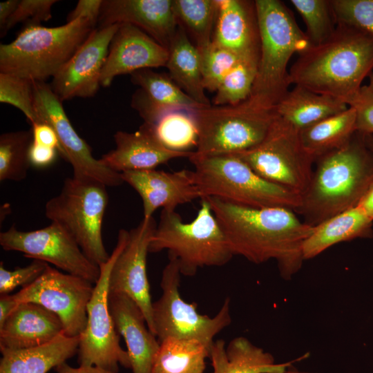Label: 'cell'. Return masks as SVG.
I'll return each instance as SVG.
<instances>
[{
    "label": "cell",
    "mask_w": 373,
    "mask_h": 373,
    "mask_svg": "<svg viewBox=\"0 0 373 373\" xmlns=\"http://www.w3.org/2000/svg\"><path fill=\"white\" fill-rule=\"evenodd\" d=\"M233 255L260 264L276 260L280 276L290 280L305 260L303 246L314 227L283 207L254 208L205 198Z\"/></svg>",
    "instance_id": "cell-1"
},
{
    "label": "cell",
    "mask_w": 373,
    "mask_h": 373,
    "mask_svg": "<svg viewBox=\"0 0 373 373\" xmlns=\"http://www.w3.org/2000/svg\"><path fill=\"white\" fill-rule=\"evenodd\" d=\"M372 70L373 37L354 26L337 23L329 39L298 54L288 79L289 84L346 104Z\"/></svg>",
    "instance_id": "cell-2"
},
{
    "label": "cell",
    "mask_w": 373,
    "mask_h": 373,
    "mask_svg": "<svg viewBox=\"0 0 373 373\" xmlns=\"http://www.w3.org/2000/svg\"><path fill=\"white\" fill-rule=\"evenodd\" d=\"M316 162L296 211L312 227L356 207L373 184V152L358 131L343 146Z\"/></svg>",
    "instance_id": "cell-3"
},
{
    "label": "cell",
    "mask_w": 373,
    "mask_h": 373,
    "mask_svg": "<svg viewBox=\"0 0 373 373\" xmlns=\"http://www.w3.org/2000/svg\"><path fill=\"white\" fill-rule=\"evenodd\" d=\"M255 5L260 55L256 77L247 99L261 108L274 110L289 90L287 68L291 56L312 45L284 3L278 0H256Z\"/></svg>",
    "instance_id": "cell-4"
},
{
    "label": "cell",
    "mask_w": 373,
    "mask_h": 373,
    "mask_svg": "<svg viewBox=\"0 0 373 373\" xmlns=\"http://www.w3.org/2000/svg\"><path fill=\"white\" fill-rule=\"evenodd\" d=\"M167 250L182 275L193 276L204 267L226 265L234 256L226 235L207 199H201L195 218L184 222L175 210L162 209L149 245V253Z\"/></svg>",
    "instance_id": "cell-5"
},
{
    "label": "cell",
    "mask_w": 373,
    "mask_h": 373,
    "mask_svg": "<svg viewBox=\"0 0 373 373\" xmlns=\"http://www.w3.org/2000/svg\"><path fill=\"white\" fill-rule=\"evenodd\" d=\"M95 28L96 24L85 18L52 28L27 25L11 42L0 45V73L46 82Z\"/></svg>",
    "instance_id": "cell-6"
},
{
    "label": "cell",
    "mask_w": 373,
    "mask_h": 373,
    "mask_svg": "<svg viewBox=\"0 0 373 373\" xmlns=\"http://www.w3.org/2000/svg\"><path fill=\"white\" fill-rule=\"evenodd\" d=\"M194 166L193 181L202 198L212 197L233 204L254 207H283L295 213L300 195L258 175L235 154L189 158Z\"/></svg>",
    "instance_id": "cell-7"
},
{
    "label": "cell",
    "mask_w": 373,
    "mask_h": 373,
    "mask_svg": "<svg viewBox=\"0 0 373 373\" xmlns=\"http://www.w3.org/2000/svg\"><path fill=\"white\" fill-rule=\"evenodd\" d=\"M107 186L90 178L65 179L59 193L47 201L46 216L65 229L95 265L106 262L102 224L108 204Z\"/></svg>",
    "instance_id": "cell-8"
},
{
    "label": "cell",
    "mask_w": 373,
    "mask_h": 373,
    "mask_svg": "<svg viewBox=\"0 0 373 373\" xmlns=\"http://www.w3.org/2000/svg\"><path fill=\"white\" fill-rule=\"evenodd\" d=\"M199 141L193 155L235 154L258 145L277 117L275 110L258 106L248 99L236 104L197 109Z\"/></svg>",
    "instance_id": "cell-9"
},
{
    "label": "cell",
    "mask_w": 373,
    "mask_h": 373,
    "mask_svg": "<svg viewBox=\"0 0 373 373\" xmlns=\"http://www.w3.org/2000/svg\"><path fill=\"white\" fill-rule=\"evenodd\" d=\"M129 231H118L117 244L108 260L99 265L100 276L87 306V323L79 335L78 362L81 366H96L117 373L119 365L131 368L127 351L119 336L109 306V278L114 262L128 241Z\"/></svg>",
    "instance_id": "cell-10"
},
{
    "label": "cell",
    "mask_w": 373,
    "mask_h": 373,
    "mask_svg": "<svg viewBox=\"0 0 373 373\" xmlns=\"http://www.w3.org/2000/svg\"><path fill=\"white\" fill-rule=\"evenodd\" d=\"M181 273L175 260H169L162 271L160 298L153 303L154 332L160 343L173 337L197 340L209 350L214 337L231 323L230 298L223 303L213 318L198 312L195 303L184 301L179 292Z\"/></svg>",
    "instance_id": "cell-11"
},
{
    "label": "cell",
    "mask_w": 373,
    "mask_h": 373,
    "mask_svg": "<svg viewBox=\"0 0 373 373\" xmlns=\"http://www.w3.org/2000/svg\"><path fill=\"white\" fill-rule=\"evenodd\" d=\"M235 155L260 177L300 195L314 171V160L302 146L298 131L278 115L258 145Z\"/></svg>",
    "instance_id": "cell-12"
},
{
    "label": "cell",
    "mask_w": 373,
    "mask_h": 373,
    "mask_svg": "<svg viewBox=\"0 0 373 373\" xmlns=\"http://www.w3.org/2000/svg\"><path fill=\"white\" fill-rule=\"evenodd\" d=\"M0 245L6 251H19L26 258L51 263L93 284L100 276L99 266L89 260L73 236L55 222L29 231L18 230L12 224L0 233Z\"/></svg>",
    "instance_id": "cell-13"
},
{
    "label": "cell",
    "mask_w": 373,
    "mask_h": 373,
    "mask_svg": "<svg viewBox=\"0 0 373 373\" xmlns=\"http://www.w3.org/2000/svg\"><path fill=\"white\" fill-rule=\"evenodd\" d=\"M93 289L90 281L48 265L39 278L13 296L19 303H36L53 312L61 320L64 334L77 336L86 327L87 306Z\"/></svg>",
    "instance_id": "cell-14"
},
{
    "label": "cell",
    "mask_w": 373,
    "mask_h": 373,
    "mask_svg": "<svg viewBox=\"0 0 373 373\" xmlns=\"http://www.w3.org/2000/svg\"><path fill=\"white\" fill-rule=\"evenodd\" d=\"M33 98L37 122H44L52 128L63 149V158L71 164L74 176L93 178L107 186L124 183L120 173L108 169L95 158L90 146L73 128L62 102L49 84L33 82Z\"/></svg>",
    "instance_id": "cell-15"
},
{
    "label": "cell",
    "mask_w": 373,
    "mask_h": 373,
    "mask_svg": "<svg viewBox=\"0 0 373 373\" xmlns=\"http://www.w3.org/2000/svg\"><path fill=\"white\" fill-rule=\"evenodd\" d=\"M157 224L153 217L143 218L129 231L126 245L116 258L109 278V294H124L142 312L147 326L155 334L153 302L146 272L149 245Z\"/></svg>",
    "instance_id": "cell-16"
},
{
    "label": "cell",
    "mask_w": 373,
    "mask_h": 373,
    "mask_svg": "<svg viewBox=\"0 0 373 373\" xmlns=\"http://www.w3.org/2000/svg\"><path fill=\"white\" fill-rule=\"evenodd\" d=\"M119 26L116 23L95 28L52 77L49 84L61 102L95 95L109 46Z\"/></svg>",
    "instance_id": "cell-17"
},
{
    "label": "cell",
    "mask_w": 373,
    "mask_h": 373,
    "mask_svg": "<svg viewBox=\"0 0 373 373\" xmlns=\"http://www.w3.org/2000/svg\"><path fill=\"white\" fill-rule=\"evenodd\" d=\"M169 50L140 28L121 23L112 38L100 77L108 87L117 76L142 69L166 66Z\"/></svg>",
    "instance_id": "cell-18"
},
{
    "label": "cell",
    "mask_w": 373,
    "mask_h": 373,
    "mask_svg": "<svg viewBox=\"0 0 373 373\" xmlns=\"http://www.w3.org/2000/svg\"><path fill=\"white\" fill-rule=\"evenodd\" d=\"M128 23L169 50L178 22L171 0H103L97 28Z\"/></svg>",
    "instance_id": "cell-19"
},
{
    "label": "cell",
    "mask_w": 373,
    "mask_h": 373,
    "mask_svg": "<svg viewBox=\"0 0 373 373\" xmlns=\"http://www.w3.org/2000/svg\"><path fill=\"white\" fill-rule=\"evenodd\" d=\"M120 175L123 182L141 197L144 219L152 218L158 208L175 210L178 205L202 198L189 170L173 173L155 169L128 171Z\"/></svg>",
    "instance_id": "cell-20"
},
{
    "label": "cell",
    "mask_w": 373,
    "mask_h": 373,
    "mask_svg": "<svg viewBox=\"0 0 373 373\" xmlns=\"http://www.w3.org/2000/svg\"><path fill=\"white\" fill-rule=\"evenodd\" d=\"M212 41L244 59L258 61L260 33L255 1L216 0Z\"/></svg>",
    "instance_id": "cell-21"
},
{
    "label": "cell",
    "mask_w": 373,
    "mask_h": 373,
    "mask_svg": "<svg viewBox=\"0 0 373 373\" xmlns=\"http://www.w3.org/2000/svg\"><path fill=\"white\" fill-rule=\"evenodd\" d=\"M113 137L115 149L104 154L99 160L108 169L119 173L155 169L174 158H189L193 153L174 152L165 149L145 123L133 133L118 131Z\"/></svg>",
    "instance_id": "cell-22"
},
{
    "label": "cell",
    "mask_w": 373,
    "mask_h": 373,
    "mask_svg": "<svg viewBox=\"0 0 373 373\" xmlns=\"http://www.w3.org/2000/svg\"><path fill=\"white\" fill-rule=\"evenodd\" d=\"M109 306L115 327L125 340L133 373H151L160 347L138 305L124 294H109Z\"/></svg>",
    "instance_id": "cell-23"
},
{
    "label": "cell",
    "mask_w": 373,
    "mask_h": 373,
    "mask_svg": "<svg viewBox=\"0 0 373 373\" xmlns=\"http://www.w3.org/2000/svg\"><path fill=\"white\" fill-rule=\"evenodd\" d=\"M62 333L63 324L55 314L36 303H21L0 327V350L42 345Z\"/></svg>",
    "instance_id": "cell-24"
},
{
    "label": "cell",
    "mask_w": 373,
    "mask_h": 373,
    "mask_svg": "<svg viewBox=\"0 0 373 373\" xmlns=\"http://www.w3.org/2000/svg\"><path fill=\"white\" fill-rule=\"evenodd\" d=\"M131 79L139 86L132 97L131 106L146 124H153L162 113L171 108L202 107L164 74L146 68L131 74Z\"/></svg>",
    "instance_id": "cell-25"
},
{
    "label": "cell",
    "mask_w": 373,
    "mask_h": 373,
    "mask_svg": "<svg viewBox=\"0 0 373 373\" xmlns=\"http://www.w3.org/2000/svg\"><path fill=\"white\" fill-rule=\"evenodd\" d=\"M209 358L211 373H285L294 362L276 363L271 354L243 336L234 338L227 346L223 340L215 341Z\"/></svg>",
    "instance_id": "cell-26"
},
{
    "label": "cell",
    "mask_w": 373,
    "mask_h": 373,
    "mask_svg": "<svg viewBox=\"0 0 373 373\" xmlns=\"http://www.w3.org/2000/svg\"><path fill=\"white\" fill-rule=\"evenodd\" d=\"M79 336L64 333L46 344L25 349H2L0 373H47L78 351Z\"/></svg>",
    "instance_id": "cell-27"
},
{
    "label": "cell",
    "mask_w": 373,
    "mask_h": 373,
    "mask_svg": "<svg viewBox=\"0 0 373 373\" xmlns=\"http://www.w3.org/2000/svg\"><path fill=\"white\" fill-rule=\"evenodd\" d=\"M373 220L358 206L314 227L303 246L304 260L311 259L339 242L373 236Z\"/></svg>",
    "instance_id": "cell-28"
},
{
    "label": "cell",
    "mask_w": 373,
    "mask_h": 373,
    "mask_svg": "<svg viewBox=\"0 0 373 373\" xmlns=\"http://www.w3.org/2000/svg\"><path fill=\"white\" fill-rule=\"evenodd\" d=\"M342 100L294 86L276 105L277 115L298 131L345 110Z\"/></svg>",
    "instance_id": "cell-29"
},
{
    "label": "cell",
    "mask_w": 373,
    "mask_h": 373,
    "mask_svg": "<svg viewBox=\"0 0 373 373\" xmlns=\"http://www.w3.org/2000/svg\"><path fill=\"white\" fill-rule=\"evenodd\" d=\"M166 67L171 79L186 94L202 106L211 105L202 84L199 51L180 25L169 47Z\"/></svg>",
    "instance_id": "cell-30"
},
{
    "label": "cell",
    "mask_w": 373,
    "mask_h": 373,
    "mask_svg": "<svg viewBox=\"0 0 373 373\" xmlns=\"http://www.w3.org/2000/svg\"><path fill=\"white\" fill-rule=\"evenodd\" d=\"M356 111L348 106L343 111L299 131L302 146L316 162L343 146L352 137L356 131Z\"/></svg>",
    "instance_id": "cell-31"
},
{
    "label": "cell",
    "mask_w": 373,
    "mask_h": 373,
    "mask_svg": "<svg viewBox=\"0 0 373 373\" xmlns=\"http://www.w3.org/2000/svg\"><path fill=\"white\" fill-rule=\"evenodd\" d=\"M198 108H171L162 113L153 124H146L165 149L179 153L192 152L191 149H196L199 141Z\"/></svg>",
    "instance_id": "cell-32"
},
{
    "label": "cell",
    "mask_w": 373,
    "mask_h": 373,
    "mask_svg": "<svg viewBox=\"0 0 373 373\" xmlns=\"http://www.w3.org/2000/svg\"><path fill=\"white\" fill-rule=\"evenodd\" d=\"M209 351L197 340L166 338L160 343L151 373H204Z\"/></svg>",
    "instance_id": "cell-33"
},
{
    "label": "cell",
    "mask_w": 373,
    "mask_h": 373,
    "mask_svg": "<svg viewBox=\"0 0 373 373\" xmlns=\"http://www.w3.org/2000/svg\"><path fill=\"white\" fill-rule=\"evenodd\" d=\"M173 8L178 24L192 36L198 51L206 48L212 42L216 0H173Z\"/></svg>",
    "instance_id": "cell-34"
},
{
    "label": "cell",
    "mask_w": 373,
    "mask_h": 373,
    "mask_svg": "<svg viewBox=\"0 0 373 373\" xmlns=\"http://www.w3.org/2000/svg\"><path fill=\"white\" fill-rule=\"evenodd\" d=\"M32 130L4 133L0 136V181L24 180L31 166L29 152Z\"/></svg>",
    "instance_id": "cell-35"
},
{
    "label": "cell",
    "mask_w": 373,
    "mask_h": 373,
    "mask_svg": "<svg viewBox=\"0 0 373 373\" xmlns=\"http://www.w3.org/2000/svg\"><path fill=\"white\" fill-rule=\"evenodd\" d=\"M258 63L256 60L242 59L220 84L213 105H236L247 100L255 82Z\"/></svg>",
    "instance_id": "cell-36"
},
{
    "label": "cell",
    "mask_w": 373,
    "mask_h": 373,
    "mask_svg": "<svg viewBox=\"0 0 373 373\" xmlns=\"http://www.w3.org/2000/svg\"><path fill=\"white\" fill-rule=\"evenodd\" d=\"M291 5L303 18L306 35L312 46L322 44L334 33L336 28L331 1L291 0Z\"/></svg>",
    "instance_id": "cell-37"
},
{
    "label": "cell",
    "mask_w": 373,
    "mask_h": 373,
    "mask_svg": "<svg viewBox=\"0 0 373 373\" xmlns=\"http://www.w3.org/2000/svg\"><path fill=\"white\" fill-rule=\"evenodd\" d=\"M199 53L203 86L210 92H216L226 75L244 59L213 41Z\"/></svg>",
    "instance_id": "cell-38"
},
{
    "label": "cell",
    "mask_w": 373,
    "mask_h": 373,
    "mask_svg": "<svg viewBox=\"0 0 373 373\" xmlns=\"http://www.w3.org/2000/svg\"><path fill=\"white\" fill-rule=\"evenodd\" d=\"M0 102L19 109L31 125L37 122L32 81L17 75L0 73Z\"/></svg>",
    "instance_id": "cell-39"
},
{
    "label": "cell",
    "mask_w": 373,
    "mask_h": 373,
    "mask_svg": "<svg viewBox=\"0 0 373 373\" xmlns=\"http://www.w3.org/2000/svg\"><path fill=\"white\" fill-rule=\"evenodd\" d=\"M336 23L359 28L373 37V0H332Z\"/></svg>",
    "instance_id": "cell-40"
},
{
    "label": "cell",
    "mask_w": 373,
    "mask_h": 373,
    "mask_svg": "<svg viewBox=\"0 0 373 373\" xmlns=\"http://www.w3.org/2000/svg\"><path fill=\"white\" fill-rule=\"evenodd\" d=\"M57 0H20L8 20L2 37L19 23L26 22L27 25H40L52 18L51 10Z\"/></svg>",
    "instance_id": "cell-41"
},
{
    "label": "cell",
    "mask_w": 373,
    "mask_h": 373,
    "mask_svg": "<svg viewBox=\"0 0 373 373\" xmlns=\"http://www.w3.org/2000/svg\"><path fill=\"white\" fill-rule=\"evenodd\" d=\"M48 263L34 260L23 267L13 270L6 269L3 262L0 264V294L6 295L19 286L23 287L34 282L45 271Z\"/></svg>",
    "instance_id": "cell-42"
},
{
    "label": "cell",
    "mask_w": 373,
    "mask_h": 373,
    "mask_svg": "<svg viewBox=\"0 0 373 373\" xmlns=\"http://www.w3.org/2000/svg\"><path fill=\"white\" fill-rule=\"evenodd\" d=\"M346 104L356 111V131L373 135V91L367 85L362 86Z\"/></svg>",
    "instance_id": "cell-43"
},
{
    "label": "cell",
    "mask_w": 373,
    "mask_h": 373,
    "mask_svg": "<svg viewBox=\"0 0 373 373\" xmlns=\"http://www.w3.org/2000/svg\"><path fill=\"white\" fill-rule=\"evenodd\" d=\"M31 130L34 143L55 149L64 157L58 137L50 126L44 122H37L32 124Z\"/></svg>",
    "instance_id": "cell-44"
},
{
    "label": "cell",
    "mask_w": 373,
    "mask_h": 373,
    "mask_svg": "<svg viewBox=\"0 0 373 373\" xmlns=\"http://www.w3.org/2000/svg\"><path fill=\"white\" fill-rule=\"evenodd\" d=\"M103 0H79L75 8L68 15L67 23L78 18H85L97 23Z\"/></svg>",
    "instance_id": "cell-45"
},
{
    "label": "cell",
    "mask_w": 373,
    "mask_h": 373,
    "mask_svg": "<svg viewBox=\"0 0 373 373\" xmlns=\"http://www.w3.org/2000/svg\"><path fill=\"white\" fill-rule=\"evenodd\" d=\"M57 151V150L55 149L44 146L32 142L29 152L31 165L38 168L48 166L55 161Z\"/></svg>",
    "instance_id": "cell-46"
},
{
    "label": "cell",
    "mask_w": 373,
    "mask_h": 373,
    "mask_svg": "<svg viewBox=\"0 0 373 373\" xmlns=\"http://www.w3.org/2000/svg\"><path fill=\"white\" fill-rule=\"evenodd\" d=\"M13 295H1L0 298V327L19 305Z\"/></svg>",
    "instance_id": "cell-47"
},
{
    "label": "cell",
    "mask_w": 373,
    "mask_h": 373,
    "mask_svg": "<svg viewBox=\"0 0 373 373\" xmlns=\"http://www.w3.org/2000/svg\"><path fill=\"white\" fill-rule=\"evenodd\" d=\"M19 0H8L0 3V35H3L8 20L15 12Z\"/></svg>",
    "instance_id": "cell-48"
},
{
    "label": "cell",
    "mask_w": 373,
    "mask_h": 373,
    "mask_svg": "<svg viewBox=\"0 0 373 373\" xmlns=\"http://www.w3.org/2000/svg\"><path fill=\"white\" fill-rule=\"evenodd\" d=\"M57 373H113L96 366H81L73 367L66 362L61 363L56 367Z\"/></svg>",
    "instance_id": "cell-49"
},
{
    "label": "cell",
    "mask_w": 373,
    "mask_h": 373,
    "mask_svg": "<svg viewBox=\"0 0 373 373\" xmlns=\"http://www.w3.org/2000/svg\"><path fill=\"white\" fill-rule=\"evenodd\" d=\"M357 206L373 220V184L364 195Z\"/></svg>",
    "instance_id": "cell-50"
},
{
    "label": "cell",
    "mask_w": 373,
    "mask_h": 373,
    "mask_svg": "<svg viewBox=\"0 0 373 373\" xmlns=\"http://www.w3.org/2000/svg\"><path fill=\"white\" fill-rule=\"evenodd\" d=\"M363 136L367 147L373 152V135L363 134Z\"/></svg>",
    "instance_id": "cell-51"
},
{
    "label": "cell",
    "mask_w": 373,
    "mask_h": 373,
    "mask_svg": "<svg viewBox=\"0 0 373 373\" xmlns=\"http://www.w3.org/2000/svg\"><path fill=\"white\" fill-rule=\"evenodd\" d=\"M285 373H300V372L297 370V368L295 366L293 365V364H291L287 367Z\"/></svg>",
    "instance_id": "cell-52"
},
{
    "label": "cell",
    "mask_w": 373,
    "mask_h": 373,
    "mask_svg": "<svg viewBox=\"0 0 373 373\" xmlns=\"http://www.w3.org/2000/svg\"><path fill=\"white\" fill-rule=\"evenodd\" d=\"M367 86L373 91V71L370 73V83Z\"/></svg>",
    "instance_id": "cell-53"
}]
</instances>
